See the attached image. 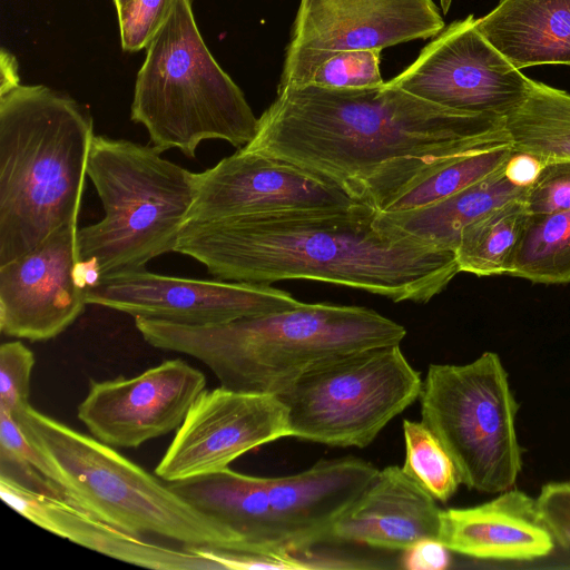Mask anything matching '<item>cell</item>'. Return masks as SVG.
Returning a JSON list of instances; mask_svg holds the SVG:
<instances>
[{
    "mask_svg": "<svg viewBox=\"0 0 570 570\" xmlns=\"http://www.w3.org/2000/svg\"><path fill=\"white\" fill-rule=\"evenodd\" d=\"M507 142L503 117L445 108L384 82L278 89L242 149L306 169L380 213L438 167Z\"/></svg>",
    "mask_w": 570,
    "mask_h": 570,
    "instance_id": "obj_1",
    "label": "cell"
},
{
    "mask_svg": "<svg viewBox=\"0 0 570 570\" xmlns=\"http://www.w3.org/2000/svg\"><path fill=\"white\" fill-rule=\"evenodd\" d=\"M364 204L218 220H189L175 253L219 279L268 284L308 279L394 302L426 303L460 273L454 252L375 225Z\"/></svg>",
    "mask_w": 570,
    "mask_h": 570,
    "instance_id": "obj_2",
    "label": "cell"
},
{
    "mask_svg": "<svg viewBox=\"0 0 570 570\" xmlns=\"http://www.w3.org/2000/svg\"><path fill=\"white\" fill-rule=\"evenodd\" d=\"M135 326L149 345L198 360L222 386L274 395L326 362L406 335L373 309L327 303L204 326L135 317Z\"/></svg>",
    "mask_w": 570,
    "mask_h": 570,
    "instance_id": "obj_3",
    "label": "cell"
},
{
    "mask_svg": "<svg viewBox=\"0 0 570 570\" xmlns=\"http://www.w3.org/2000/svg\"><path fill=\"white\" fill-rule=\"evenodd\" d=\"M94 136L90 112L65 92L0 94V265L78 219Z\"/></svg>",
    "mask_w": 570,
    "mask_h": 570,
    "instance_id": "obj_4",
    "label": "cell"
},
{
    "mask_svg": "<svg viewBox=\"0 0 570 570\" xmlns=\"http://www.w3.org/2000/svg\"><path fill=\"white\" fill-rule=\"evenodd\" d=\"M146 49L130 119L146 128L155 148L194 158L204 140L240 149L254 138L258 118L204 42L191 0L174 1Z\"/></svg>",
    "mask_w": 570,
    "mask_h": 570,
    "instance_id": "obj_5",
    "label": "cell"
},
{
    "mask_svg": "<svg viewBox=\"0 0 570 570\" xmlns=\"http://www.w3.org/2000/svg\"><path fill=\"white\" fill-rule=\"evenodd\" d=\"M102 218L78 228L79 261L100 277L145 268L175 252L193 206L197 173L149 145L94 136L87 161Z\"/></svg>",
    "mask_w": 570,
    "mask_h": 570,
    "instance_id": "obj_6",
    "label": "cell"
},
{
    "mask_svg": "<svg viewBox=\"0 0 570 570\" xmlns=\"http://www.w3.org/2000/svg\"><path fill=\"white\" fill-rule=\"evenodd\" d=\"M13 417L58 470L67 500L78 507L136 535L155 534L185 546L242 551L239 540L226 527L114 446L31 405Z\"/></svg>",
    "mask_w": 570,
    "mask_h": 570,
    "instance_id": "obj_7",
    "label": "cell"
},
{
    "mask_svg": "<svg viewBox=\"0 0 570 570\" xmlns=\"http://www.w3.org/2000/svg\"><path fill=\"white\" fill-rule=\"evenodd\" d=\"M421 421L452 459L461 483L483 493L514 487L522 470L519 403L500 356L484 352L463 364H430L419 396Z\"/></svg>",
    "mask_w": 570,
    "mask_h": 570,
    "instance_id": "obj_8",
    "label": "cell"
},
{
    "mask_svg": "<svg viewBox=\"0 0 570 570\" xmlns=\"http://www.w3.org/2000/svg\"><path fill=\"white\" fill-rule=\"evenodd\" d=\"M422 384L400 344H392L326 362L277 396L291 438L363 449L419 399Z\"/></svg>",
    "mask_w": 570,
    "mask_h": 570,
    "instance_id": "obj_9",
    "label": "cell"
},
{
    "mask_svg": "<svg viewBox=\"0 0 570 570\" xmlns=\"http://www.w3.org/2000/svg\"><path fill=\"white\" fill-rule=\"evenodd\" d=\"M475 20L451 23L387 82L445 108L505 118L524 101L531 79L483 38Z\"/></svg>",
    "mask_w": 570,
    "mask_h": 570,
    "instance_id": "obj_10",
    "label": "cell"
},
{
    "mask_svg": "<svg viewBox=\"0 0 570 570\" xmlns=\"http://www.w3.org/2000/svg\"><path fill=\"white\" fill-rule=\"evenodd\" d=\"M87 303L135 317L204 326L291 311L303 303L268 284L167 276L145 268L101 276Z\"/></svg>",
    "mask_w": 570,
    "mask_h": 570,
    "instance_id": "obj_11",
    "label": "cell"
},
{
    "mask_svg": "<svg viewBox=\"0 0 570 570\" xmlns=\"http://www.w3.org/2000/svg\"><path fill=\"white\" fill-rule=\"evenodd\" d=\"M291 438L288 414L277 395L218 386L191 404L155 469L167 482L228 468L245 453Z\"/></svg>",
    "mask_w": 570,
    "mask_h": 570,
    "instance_id": "obj_12",
    "label": "cell"
},
{
    "mask_svg": "<svg viewBox=\"0 0 570 570\" xmlns=\"http://www.w3.org/2000/svg\"><path fill=\"white\" fill-rule=\"evenodd\" d=\"M360 204L321 176L240 148L214 167L197 173L196 195L187 222L348 209Z\"/></svg>",
    "mask_w": 570,
    "mask_h": 570,
    "instance_id": "obj_13",
    "label": "cell"
},
{
    "mask_svg": "<svg viewBox=\"0 0 570 570\" xmlns=\"http://www.w3.org/2000/svg\"><path fill=\"white\" fill-rule=\"evenodd\" d=\"M77 222H67L28 253L0 265L3 335L51 340L83 313L87 285L78 255Z\"/></svg>",
    "mask_w": 570,
    "mask_h": 570,
    "instance_id": "obj_14",
    "label": "cell"
},
{
    "mask_svg": "<svg viewBox=\"0 0 570 570\" xmlns=\"http://www.w3.org/2000/svg\"><path fill=\"white\" fill-rule=\"evenodd\" d=\"M205 387L202 371L167 360L134 377L92 381L77 416L97 440L138 448L176 431Z\"/></svg>",
    "mask_w": 570,
    "mask_h": 570,
    "instance_id": "obj_15",
    "label": "cell"
},
{
    "mask_svg": "<svg viewBox=\"0 0 570 570\" xmlns=\"http://www.w3.org/2000/svg\"><path fill=\"white\" fill-rule=\"evenodd\" d=\"M443 29L433 0H301L286 51L382 50Z\"/></svg>",
    "mask_w": 570,
    "mask_h": 570,
    "instance_id": "obj_16",
    "label": "cell"
},
{
    "mask_svg": "<svg viewBox=\"0 0 570 570\" xmlns=\"http://www.w3.org/2000/svg\"><path fill=\"white\" fill-rule=\"evenodd\" d=\"M379 470L360 458L321 460L302 472L266 478L278 533L291 553L331 542L337 520L371 484Z\"/></svg>",
    "mask_w": 570,
    "mask_h": 570,
    "instance_id": "obj_17",
    "label": "cell"
},
{
    "mask_svg": "<svg viewBox=\"0 0 570 570\" xmlns=\"http://www.w3.org/2000/svg\"><path fill=\"white\" fill-rule=\"evenodd\" d=\"M0 495L39 528L119 561L154 570H222L189 547L175 549L149 542L62 497L26 487L4 473H0Z\"/></svg>",
    "mask_w": 570,
    "mask_h": 570,
    "instance_id": "obj_18",
    "label": "cell"
},
{
    "mask_svg": "<svg viewBox=\"0 0 570 570\" xmlns=\"http://www.w3.org/2000/svg\"><path fill=\"white\" fill-rule=\"evenodd\" d=\"M442 510L401 466L379 470L371 484L337 520L331 542L405 551L423 539H438Z\"/></svg>",
    "mask_w": 570,
    "mask_h": 570,
    "instance_id": "obj_19",
    "label": "cell"
},
{
    "mask_svg": "<svg viewBox=\"0 0 570 570\" xmlns=\"http://www.w3.org/2000/svg\"><path fill=\"white\" fill-rule=\"evenodd\" d=\"M438 540L452 552L502 561H531L554 547L535 499L513 488L479 505L442 510Z\"/></svg>",
    "mask_w": 570,
    "mask_h": 570,
    "instance_id": "obj_20",
    "label": "cell"
},
{
    "mask_svg": "<svg viewBox=\"0 0 570 570\" xmlns=\"http://www.w3.org/2000/svg\"><path fill=\"white\" fill-rule=\"evenodd\" d=\"M194 508L226 527L240 542V552L291 553L276 527L265 476L232 469L168 482Z\"/></svg>",
    "mask_w": 570,
    "mask_h": 570,
    "instance_id": "obj_21",
    "label": "cell"
},
{
    "mask_svg": "<svg viewBox=\"0 0 570 570\" xmlns=\"http://www.w3.org/2000/svg\"><path fill=\"white\" fill-rule=\"evenodd\" d=\"M475 28L519 70L570 65V0H501Z\"/></svg>",
    "mask_w": 570,
    "mask_h": 570,
    "instance_id": "obj_22",
    "label": "cell"
},
{
    "mask_svg": "<svg viewBox=\"0 0 570 570\" xmlns=\"http://www.w3.org/2000/svg\"><path fill=\"white\" fill-rule=\"evenodd\" d=\"M507 166L433 204L407 210L377 213L374 223L386 232L411 237L439 249L455 252L463 228L494 208L525 197L529 186L514 181L508 175Z\"/></svg>",
    "mask_w": 570,
    "mask_h": 570,
    "instance_id": "obj_23",
    "label": "cell"
},
{
    "mask_svg": "<svg viewBox=\"0 0 570 570\" xmlns=\"http://www.w3.org/2000/svg\"><path fill=\"white\" fill-rule=\"evenodd\" d=\"M515 153L541 164L570 159V94L531 79L519 108L505 117Z\"/></svg>",
    "mask_w": 570,
    "mask_h": 570,
    "instance_id": "obj_24",
    "label": "cell"
},
{
    "mask_svg": "<svg viewBox=\"0 0 570 570\" xmlns=\"http://www.w3.org/2000/svg\"><path fill=\"white\" fill-rule=\"evenodd\" d=\"M505 275L537 284L570 283V210L529 214Z\"/></svg>",
    "mask_w": 570,
    "mask_h": 570,
    "instance_id": "obj_25",
    "label": "cell"
},
{
    "mask_svg": "<svg viewBox=\"0 0 570 570\" xmlns=\"http://www.w3.org/2000/svg\"><path fill=\"white\" fill-rule=\"evenodd\" d=\"M529 212L524 198L494 208L461 232L455 249L460 272L505 275Z\"/></svg>",
    "mask_w": 570,
    "mask_h": 570,
    "instance_id": "obj_26",
    "label": "cell"
},
{
    "mask_svg": "<svg viewBox=\"0 0 570 570\" xmlns=\"http://www.w3.org/2000/svg\"><path fill=\"white\" fill-rule=\"evenodd\" d=\"M380 52L376 49L285 51L277 90L305 85L337 89L382 86Z\"/></svg>",
    "mask_w": 570,
    "mask_h": 570,
    "instance_id": "obj_27",
    "label": "cell"
},
{
    "mask_svg": "<svg viewBox=\"0 0 570 570\" xmlns=\"http://www.w3.org/2000/svg\"><path fill=\"white\" fill-rule=\"evenodd\" d=\"M513 154L511 142H507L446 163L419 178L380 213L414 209L439 202L504 168Z\"/></svg>",
    "mask_w": 570,
    "mask_h": 570,
    "instance_id": "obj_28",
    "label": "cell"
},
{
    "mask_svg": "<svg viewBox=\"0 0 570 570\" xmlns=\"http://www.w3.org/2000/svg\"><path fill=\"white\" fill-rule=\"evenodd\" d=\"M402 470L436 501L448 502L461 483L458 470L434 433L422 422L403 420Z\"/></svg>",
    "mask_w": 570,
    "mask_h": 570,
    "instance_id": "obj_29",
    "label": "cell"
},
{
    "mask_svg": "<svg viewBox=\"0 0 570 570\" xmlns=\"http://www.w3.org/2000/svg\"><path fill=\"white\" fill-rule=\"evenodd\" d=\"M35 355L20 341L0 346V409L17 416L29 404L30 377Z\"/></svg>",
    "mask_w": 570,
    "mask_h": 570,
    "instance_id": "obj_30",
    "label": "cell"
},
{
    "mask_svg": "<svg viewBox=\"0 0 570 570\" xmlns=\"http://www.w3.org/2000/svg\"><path fill=\"white\" fill-rule=\"evenodd\" d=\"M175 0H132L118 16L121 48H147L167 19Z\"/></svg>",
    "mask_w": 570,
    "mask_h": 570,
    "instance_id": "obj_31",
    "label": "cell"
},
{
    "mask_svg": "<svg viewBox=\"0 0 570 570\" xmlns=\"http://www.w3.org/2000/svg\"><path fill=\"white\" fill-rule=\"evenodd\" d=\"M524 200L529 214L570 210V159L543 163Z\"/></svg>",
    "mask_w": 570,
    "mask_h": 570,
    "instance_id": "obj_32",
    "label": "cell"
},
{
    "mask_svg": "<svg viewBox=\"0 0 570 570\" xmlns=\"http://www.w3.org/2000/svg\"><path fill=\"white\" fill-rule=\"evenodd\" d=\"M535 502L554 542L570 549V481L546 483Z\"/></svg>",
    "mask_w": 570,
    "mask_h": 570,
    "instance_id": "obj_33",
    "label": "cell"
},
{
    "mask_svg": "<svg viewBox=\"0 0 570 570\" xmlns=\"http://www.w3.org/2000/svg\"><path fill=\"white\" fill-rule=\"evenodd\" d=\"M402 568L443 570L450 566V550L438 539H423L403 551Z\"/></svg>",
    "mask_w": 570,
    "mask_h": 570,
    "instance_id": "obj_34",
    "label": "cell"
},
{
    "mask_svg": "<svg viewBox=\"0 0 570 570\" xmlns=\"http://www.w3.org/2000/svg\"><path fill=\"white\" fill-rule=\"evenodd\" d=\"M541 163L525 154L515 153L511 157L507 166L508 175L522 186H530L535 178Z\"/></svg>",
    "mask_w": 570,
    "mask_h": 570,
    "instance_id": "obj_35",
    "label": "cell"
},
{
    "mask_svg": "<svg viewBox=\"0 0 570 570\" xmlns=\"http://www.w3.org/2000/svg\"><path fill=\"white\" fill-rule=\"evenodd\" d=\"M1 83L0 94L6 92L20 83L18 73V62L14 56L1 49L0 53Z\"/></svg>",
    "mask_w": 570,
    "mask_h": 570,
    "instance_id": "obj_36",
    "label": "cell"
},
{
    "mask_svg": "<svg viewBox=\"0 0 570 570\" xmlns=\"http://www.w3.org/2000/svg\"><path fill=\"white\" fill-rule=\"evenodd\" d=\"M132 0H114L117 14H119Z\"/></svg>",
    "mask_w": 570,
    "mask_h": 570,
    "instance_id": "obj_37",
    "label": "cell"
}]
</instances>
